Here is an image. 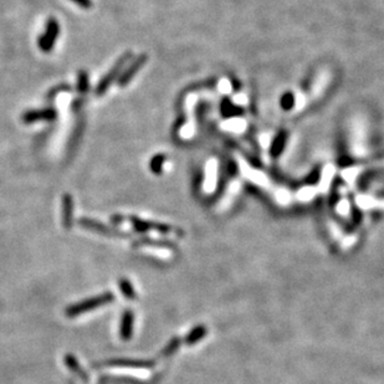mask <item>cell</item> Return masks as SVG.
<instances>
[{"label":"cell","mask_w":384,"mask_h":384,"mask_svg":"<svg viewBox=\"0 0 384 384\" xmlns=\"http://www.w3.org/2000/svg\"><path fill=\"white\" fill-rule=\"evenodd\" d=\"M56 117V112L51 108L39 111H29L24 115V122L31 123L35 121H52Z\"/></svg>","instance_id":"5b68a950"},{"label":"cell","mask_w":384,"mask_h":384,"mask_svg":"<svg viewBox=\"0 0 384 384\" xmlns=\"http://www.w3.org/2000/svg\"><path fill=\"white\" fill-rule=\"evenodd\" d=\"M87 86H89V81H87L86 74H85V72H81V77H80V85H78V90H80V91H81V92H84V91H86Z\"/></svg>","instance_id":"7c38bea8"},{"label":"cell","mask_w":384,"mask_h":384,"mask_svg":"<svg viewBox=\"0 0 384 384\" xmlns=\"http://www.w3.org/2000/svg\"><path fill=\"white\" fill-rule=\"evenodd\" d=\"M119 286H121V290H122L123 295L126 296V298H130V300L134 298V291H133V289H132L131 284L128 282L127 280L119 281Z\"/></svg>","instance_id":"30bf717a"},{"label":"cell","mask_w":384,"mask_h":384,"mask_svg":"<svg viewBox=\"0 0 384 384\" xmlns=\"http://www.w3.org/2000/svg\"><path fill=\"white\" fill-rule=\"evenodd\" d=\"M71 215H72V200L71 196H64V225L66 229L71 227Z\"/></svg>","instance_id":"9c48e42d"},{"label":"cell","mask_w":384,"mask_h":384,"mask_svg":"<svg viewBox=\"0 0 384 384\" xmlns=\"http://www.w3.org/2000/svg\"><path fill=\"white\" fill-rule=\"evenodd\" d=\"M132 326H133V313L131 311L125 313L122 319V328H121V336L125 341L131 338L132 335Z\"/></svg>","instance_id":"ba28073f"},{"label":"cell","mask_w":384,"mask_h":384,"mask_svg":"<svg viewBox=\"0 0 384 384\" xmlns=\"http://www.w3.org/2000/svg\"><path fill=\"white\" fill-rule=\"evenodd\" d=\"M145 63H146V56H145V55H142V56H139L138 58H137L136 61H134L133 64H132V65L130 67H128L127 71H126L125 74L122 75V77L119 78L118 84L121 85V86H125L126 84H128L131 78L134 76V74H136V72L138 71L139 67L142 66Z\"/></svg>","instance_id":"8992f818"},{"label":"cell","mask_w":384,"mask_h":384,"mask_svg":"<svg viewBox=\"0 0 384 384\" xmlns=\"http://www.w3.org/2000/svg\"><path fill=\"white\" fill-rule=\"evenodd\" d=\"M128 55H130V54H127V56H128ZM127 56L122 57L121 61H119V63L117 64V65L115 67H113L112 71H111L110 74H108L107 76H105V77L102 78V81L99 82L98 86H97V89H96V92H97V95H104V93L106 92L107 87L110 86L111 84H112L113 80H115V78L117 77V75H118V72L121 71V69H122L123 65H125V63H126V57H127Z\"/></svg>","instance_id":"277c9868"},{"label":"cell","mask_w":384,"mask_h":384,"mask_svg":"<svg viewBox=\"0 0 384 384\" xmlns=\"http://www.w3.org/2000/svg\"><path fill=\"white\" fill-rule=\"evenodd\" d=\"M113 298H115V297H113V295L111 294V292H108V294H104L101 296H97V297L91 298V300L82 301V302L77 304V305H74V306H71L70 309H67L66 315L70 316V317H74V316L80 315V313H84V312H87V311L97 309V307L102 306V305H105V304L112 302Z\"/></svg>","instance_id":"6da1fadb"},{"label":"cell","mask_w":384,"mask_h":384,"mask_svg":"<svg viewBox=\"0 0 384 384\" xmlns=\"http://www.w3.org/2000/svg\"><path fill=\"white\" fill-rule=\"evenodd\" d=\"M218 160L210 159L209 162L207 163V172H205L203 183V190L207 194H209V193H212L213 190L215 189L216 181H218Z\"/></svg>","instance_id":"3957f363"},{"label":"cell","mask_w":384,"mask_h":384,"mask_svg":"<svg viewBox=\"0 0 384 384\" xmlns=\"http://www.w3.org/2000/svg\"><path fill=\"white\" fill-rule=\"evenodd\" d=\"M66 363L70 366V368L74 369V371L76 372H78L81 376H84V373H82V371L80 369V366H78V363L76 362L75 358H72V356H66Z\"/></svg>","instance_id":"8fae6325"},{"label":"cell","mask_w":384,"mask_h":384,"mask_svg":"<svg viewBox=\"0 0 384 384\" xmlns=\"http://www.w3.org/2000/svg\"><path fill=\"white\" fill-rule=\"evenodd\" d=\"M108 365L112 367H125V368H149L152 366L151 362H145V360H126V359H117L110 360Z\"/></svg>","instance_id":"52a82bcc"},{"label":"cell","mask_w":384,"mask_h":384,"mask_svg":"<svg viewBox=\"0 0 384 384\" xmlns=\"http://www.w3.org/2000/svg\"><path fill=\"white\" fill-rule=\"evenodd\" d=\"M71 2L76 3V4L80 5V7L84 8V9H89V8H91V5H92L91 0H71Z\"/></svg>","instance_id":"4fadbf2b"},{"label":"cell","mask_w":384,"mask_h":384,"mask_svg":"<svg viewBox=\"0 0 384 384\" xmlns=\"http://www.w3.org/2000/svg\"><path fill=\"white\" fill-rule=\"evenodd\" d=\"M58 35V24L55 19H50L48 25H46V33L40 37L39 46L43 51L49 52L51 51L55 41Z\"/></svg>","instance_id":"7a4b0ae2"}]
</instances>
